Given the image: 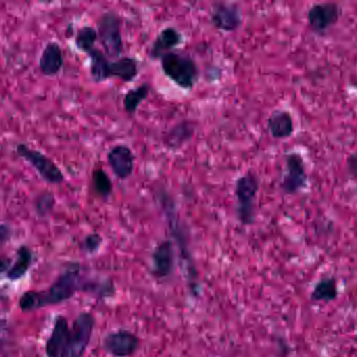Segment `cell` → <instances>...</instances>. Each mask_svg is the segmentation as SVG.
Segmentation results:
<instances>
[{
	"instance_id": "15",
	"label": "cell",
	"mask_w": 357,
	"mask_h": 357,
	"mask_svg": "<svg viewBox=\"0 0 357 357\" xmlns=\"http://www.w3.org/2000/svg\"><path fill=\"white\" fill-rule=\"evenodd\" d=\"M174 254L173 243L169 240L162 241L153 252V272L158 278L169 277L173 272Z\"/></svg>"
},
{
	"instance_id": "23",
	"label": "cell",
	"mask_w": 357,
	"mask_h": 357,
	"mask_svg": "<svg viewBox=\"0 0 357 357\" xmlns=\"http://www.w3.org/2000/svg\"><path fill=\"white\" fill-rule=\"evenodd\" d=\"M92 188L98 197L109 198L113 192V184L110 176L102 169H94L91 177Z\"/></svg>"
},
{
	"instance_id": "16",
	"label": "cell",
	"mask_w": 357,
	"mask_h": 357,
	"mask_svg": "<svg viewBox=\"0 0 357 357\" xmlns=\"http://www.w3.org/2000/svg\"><path fill=\"white\" fill-rule=\"evenodd\" d=\"M268 130L276 140L291 138L295 132L293 115L287 110L273 111L268 119Z\"/></svg>"
},
{
	"instance_id": "14",
	"label": "cell",
	"mask_w": 357,
	"mask_h": 357,
	"mask_svg": "<svg viewBox=\"0 0 357 357\" xmlns=\"http://www.w3.org/2000/svg\"><path fill=\"white\" fill-rule=\"evenodd\" d=\"M68 321L65 316H56L52 335L46 342L45 351L47 357H62L66 347L69 333Z\"/></svg>"
},
{
	"instance_id": "10",
	"label": "cell",
	"mask_w": 357,
	"mask_h": 357,
	"mask_svg": "<svg viewBox=\"0 0 357 357\" xmlns=\"http://www.w3.org/2000/svg\"><path fill=\"white\" fill-rule=\"evenodd\" d=\"M104 349L114 357H129L133 356L140 346L137 335L127 330H119L109 333L104 340Z\"/></svg>"
},
{
	"instance_id": "1",
	"label": "cell",
	"mask_w": 357,
	"mask_h": 357,
	"mask_svg": "<svg viewBox=\"0 0 357 357\" xmlns=\"http://www.w3.org/2000/svg\"><path fill=\"white\" fill-rule=\"evenodd\" d=\"M81 265L71 263L46 291H29L19 299V308L29 312L68 301L81 289Z\"/></svg>"
},
{
	"instance_id": "25",
	"label": "cell",
	"mask_w": 357,
	"mask_h": 357,
	"mask_svg": "<svg viewBox=\"0 0 357 357\" xmlns=\"http://www.w3.org/2000/svg\"><path fill=\"white\" fill-rule=\"evenodd\" d=\"M56 205V197L50 191L39 193L33 201L36 214L39 217H46Z\"/></svg>"
},
{
	"instance_id": "4",
	"label": "cell",
	"mask_w": 357,
	"mask_h": 357,
	"mask_svg": "<svg viewBox=\"0 0 357 357\" xmlns=\"http://www.w3.org/2000/svg\"><path fill=\"white\" fill-rule=\"evenodd\" d=\"M98 40L109 58H121L123 52L121 17L113 10L104 13L98 21Z\"/></svg>"
},
{
	"instance_id": "12",
	"label": "cell",
	"mask_w": 357,
	"mask_h": 357,
	"mask_svg": "<svg viewBox=\"0 0 357 357\" xmlns=\"http://www.w3.org/2000/svg\"><path fill=\"white\" fill-rule=\"evenodd\" d=\"M64 66L62 48L56 41H48L39 59V69L45 77H56Z\"/></svg>"
},
{
	"instance_id": "8",
	"label": "cell",
	"mask_w": 357,
	"mask_h": 357,
	"mask_svg": "<svg viewBox=\"0 0 357 357\" xmlns=\"http://www.w3.org/2000/svg\"><path fill=\"white\" fill-rule=\"evenodd\" d=\"M342 8L335 2L314 3L308 8V27L317 35H324L341 18Z\"/></svg>"
},
{
	"instance_id": "22",
	"label": "cell",
	"mask_w": 357,
	"mask_h": 357,
	"mask_svg": "<svg viewBox=\"0 0 357 357\" xmlns=\"http://www.w3.org/2000/svg\"><path fill=\"white\" fill-rule=\"evenodd\" d=\"M151 89H152V87H151L150 83H142L138 87L128 90L125 98H123L125 110L129 115H135L142 103L148 99Z\"/></svg>"
},
{
	"instance_id": "6",
	"label": "cell",
	"mask_w": 357,
	"mask_h": 357,
	"mask_svg": "<svg viewBox=\"0 0 357 357\" xmlns=\"http://www.w3.org/2000/svg\"><path fill=\"white\" fill-rule=\"evenodd\" d=\"M16 153L20 159L29 163L47 184H60L64 182V174L59 166L41 151L31 148L25 144H18Z\"/></svg>"
},
{
	"instance_id": "19",
	"label": "cell",
	"mask_w": 357,
	"mask_h": 357,
	"mask_svg": "<svg viewBox=\"0 0 357 357\" xmlns=\"http://www.w3.org/2000/svg\"><path fill=\"white\" fill-rule=\"evenodd\" d=\"M339 285L337 280L335 277H324L320 279L314 285L312 293H310V300L317 303H331L335 301L339 298Z\"/></svg>"
},
{
	"instance_id": "17",
	"label": "cell",
	"mask_w": 357,
	"mask_h": 357,
	"mask_svg": "<svg viewBox=\"0 0 357 357\" xmlns=\"http://www.w3.org/2000/svg\"><path fill=\"white\" fill-rule=\"evenodd\" d=\"M90 59V77L94 83H102L110 79L111 61L102 50L96 48L88 52Z\"/></svg>"
},
{
	"instance_id": "5",
	"label": "cell",
	"mask_w": 357,
	"mask_h": 357,
	"mask_svg": "<svg viewBox=\"0 0 357 357\" xmlns=\"http://www.w3.org/2000/svg\"><path fill=\"white\" fill-rule=\"evenodd\" d=\"M94 325L96 320L93 314L90 312L79 314L69 329L66 347L62 357H83L91 342Z\"/></svg>"
},
{
	"instance_id": "11",
	"label": "cell",
	"mask_w": 357,
	"mask_h": 357,
	"mask_svg": "<svg viewBox=\"0 0 357 357\" xmlns=\"http://www.w3.org/2000/svg\"><path fill=\"white\" fill-rule=\"evenodd\" d=\"M108 163L114 175L119 180L131 177L135 169V155L130 147L116 145L108 153Z\"/></svg>"
},
{
	"instance_id": "3",
	"label": "cell",
	"mask_w": 357,
	"mask_h": 357,
	"mask_svg": "<svg viewBox=\"0 0 357 357\" xmlns=\"http://www.w3.org/2000/svg\"><path fill=\"white\" fill-rule=\"evenodd\" d=\"M259 188V178L253 172H248L235 182L236 216L243 226H251L255 221L256 199Z\"/></svg>"
},
{
	"instance_id": "18",
	"label": "cell",
	"mask_w": 357,
	"mask_h": 357,
	"mask_svg": "<svg viewBox=\"0 0 357 357\" xmlns=\"http://www.w3.org/2000/svg\"><path fill=\"white\" fill-rule=\"evenodd\" d=\"M195 131V123L190 121L181 122L165 134V145L172 150H177L192 138Z\"/></svg>"
},
{
	"instance_id": "9",
	"label": "cell",
	"mask_w": 357,
	"mask_h": 357,
	"mask_svg": "<svg viewBox=\"0 0 357 357\" xmlns=\"http://www.w3.org/2000/svg\"><path fill=\"white\" fill-rule=\"evenodd\" d=\"M211 23L226 33L236 31L243 23V10L238 4L216 2L211 8Z\"/></svg>"
},
{
	"instance_id": "26",
	"label": "cell",
	"mask_w": 357,
	"mask_h": 357,
	"mask_svg": "<svg viewBox=\"0 0 357 357\" xmlns=\"http://www.w3.org/2000/svg\"><path fill=\"white\" fill-rule=\"evenodd\" d=\"M102 243V237L98 233H92L84 239L82 249L88 254H93L100 249Z\"/></svg>"
},
{
	"instance_id": "29",
	"label": "cell",
	"mask_w": 357,
	"mask_h": 357,
	"mask_svg": "<svg viewBox=\"0 0 357 357\" xmlns=\"http://www.w3.org/2000/svg\"><path fill=\"white\" fill-rule=\"evenodd\" d=\"M10 264H12V261H10V258H0V276H1L2 274H4V272H6V274H8V270H10V268H12V266H10Z\"/></svg>"
},
{
	"instance_id": "24",
	"label": "cell",
	"mask_w": 357,
	"mask_h": 357,
	"mask_svg": "<svg viewBox=\"0 0 357 357\" xmlns=\"http://www.w3.org/2000/svg\"><path fill=\"white\" fill-rule=\"evenodd\" d=\"M98 40V29H94L93 27H83L77 31L75 38V43L79 52L88 54L93 48H96V43Z\"/></svg>"
},
{
	"instance_id": "13",
	"label": "cell",
	"mask_w": 357,
	"mask_h": 357,
	"mask_svg": "<svg viewBox=\"0 0 357 357\" xmlns=\"http://www.w3.org/2000/svg\"><path fill=\"white\" fill-rule=\"evenodd\" d=\"M183 40L184 38H183L182 33L176 27H165L153 42L150 50L151 58L155 59V60L161 59V57L181 45L183 43Z\"/></svg>"
},
{
	"instance_id": "27",
	"label": "cell",
	"mask_w": 357,
	"mask_h": 357,
	"mask_svg": "<svg viewBox=\"0 0 357 357\" xmlns=\"http://www.w3.org/2000/svg\"><path fill=\"white\" fill-rule=\"evenodd\" d=\"M12 236V226L8 224H0V249L10 240Z\"/></svg>"
},
{
	"instance_id": "2",
	"label": "cell",
	"mask_w": 357,
	"mask_h": 357,
	"mask_svg": "<svg viewBox=\"0 0 357 357\" xmlns=\"http://www.w3.org/2000/svg\"><path fill=\"white\" fill-rule=\"evenodd\" d=\"M160 60L163 73L178 87L191 90L197 85L199 68L191 57L171 52L161 57Z\"/></svg>"
},
{
	"instance_id": "20",
	"label": "cell",
	"mask_w": 357,
	"mask_h": 357,
	"mask_svg": "<svg viewBox=\"0 0 357 357\" xmlns=\"http://www.w3.org/2000/svg\"><path fill=\"white\" fill-rule=\"evenodd\" d=\"M110 69L111 78H117L125 83H129L137 77L139 66L135 58L125 56L117 60L111 61Z\"/></svg>"
},
{
	"instance_id": "21",
	"label": "cell",
	"mask_w": 357,
	"mask_h": 357,
	"mask_svg": "<svg viewBox=\"0 0 357 357\" xmlns=\"http://www.w3.org/2000/svg\"><path fill=\"white\" fill-rule=\"evenodd\" d=\"M33 254L29 247L21 245L17 251V260L8 270L6 277L10 281H18L26 275L33 263Z\"/></svg>"
},
{
	"instance_id": "7",
	"label": "cell",
	"mask_w": 357,
	"mask_h": 357,
	"mask_svg": "<svg viewBox=\"0 0 357 357\" xmlns=\"http://www.w3.org/2000/svg\"><path fill=\"white\" fill-rule=\"evenodd\" d=\"M285 172L280 182V189L285 195H295L308 186V174L303 157L299 153L285 155Z\"/></svg>"
},
{
	"instance_id": "28",
	"label": "cell",
	"mask_w": 357,
	"mask_h": 357,
	"mask_svg": "<svg viewBox=\"0 0 357 357\" xmlns=\"http://www.w3.org/2000/svg\"><path fill=\"white\" fill-rule=\"evenodd\" d=\"M346 170L352 178H357V153H352L346 161Z\"/></svg>"
}]
</instances>
